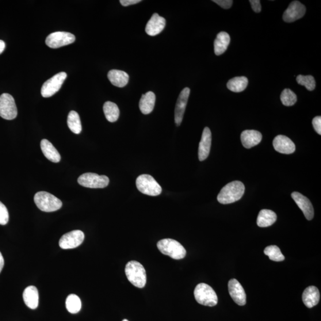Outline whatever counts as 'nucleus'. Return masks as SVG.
I'll use <instances>...</instances> for the list:
<instances>
[{"label": "nucleus", "instance_id": "nucleus-2", "mask_svg": "<svg viewBox=\"0 0 321 321\" xmlns=\"http://www.w3.org/2000/svg\"><path fill=\"white\" fill-rule=\"evenodd\" d=\"M125 273L128 280L137 288L142 289L147 283L146 271L140 263L131 261L126 264Z\"/></svg>", "mask_w": 321, "mask_h": 321}, {"label": "nucleus", "instance_id": "nucleus-18", "mask_svg": "<svg viewBox=\"0 0 321 321\" xmlns=\"http://www.w3.org/2000/svg\"><path fill=\"white\" fill-rule=\"evenodd\" d=\"M166 25V19L158 14L152 15L145 28V32L150 36H156L163 31Z\"/></svg>", "mask_w": 321, "mask_h": 321}, {"label": "nucleus", "instance_id": "nucleus-39", "mask_svg": "<svg viewBox=\"0 0 321 321\" xmlns=\"http://www.w3.org/2000/svg\"><path fill=\"white\" fill-rule=\"evenodd\" d=\"M4 265H5V260H4L1 252H0V273L2 272Z\"/></svg>", "mask_w": 321, "mask_h": 321}, {"label": "nucleus", "instance_id": "nucleus-35", "mask_svg": "<svg viewBox=\"0 0 321 321\" xmlns=\"http://www.w3.org/2000/svg\"><path fill=\"white\" fill-rule=\"evenodd\" d=\"M213 2L216 3L224 9H230L233 3L232 0H213Z\"/></svg>", "mask_w": 321, "mask_h": 321}, {"label": "nucleus", "instance_id": "nucleus-10", "mask_svg": "<svg viewBox=\"0 0 321 321\" xmlns=\"http://www.w3.org/2000/svg\"><path fill=\"white\" fill-rule=\"evenodd\" d=\"M76 38L74 35L66 32H56L49 35L45 40L48 47L59 48L74 43Z\"/></svg>", "mask_w": 321, "mask_h": 321}, {"label": "nucleus", "instance_id": "nucleus-27", "mask_svg": "<svg viewBox=\"0 0 321 321\" xmlns=\"http://www.w3.org/2000/svg\"><path fill=\"white\" fill-rule=\"evenodd\" d=\"M103 110L106 120L114 123L118 119L120 116V110L115 103L107 101L103 106Z\"/></svg>", "mask_w": 321, "mask_h": 321}, {"label": "nucleus", "instance_id": "nucleus-24", "mask_svg": "<svg viewBox=\"0 0 321 321\" xmlns=\"http://www.w3.org/2000/svg\"><path fill=\"white\" fill-rule=\"evenodd\" d=\"M108 78L114 86L123 87L129 82V76L127 73L118 70H112L109 72Z\"/></svg>", "mask_w": 321, "mask_h": 321}, {"label": "nucleus", "instance_id": "nucleus-32", "mask_svg": "<svg viewBox=\"0 0 321 321\" xmlns=\"http://www.w3.org/2000/svg\"><path fill=\"white\" fill-rule=\"evenodd\" d=\"M280 99L282 104L287 106H292L297 102L296 95L289 89H285L282 92Z\"/></svg>", "mask_w": 321, "mask_h": 321}, {"label": "nucleus", "instance_id": "nucleus-17", "mask_svg": "<svg viewBox=\"0 0 321 321\" xmlns=\"http://www.w3.org/2000/svg\"><path fill=\"white\" fill-rule=\"evenodd\" d=\"M212 134L208 128H205L202 133L201 140L199 145V159L202 162L208 158L211 150Z\"/></svg>", "mask_w": 321, "mask_h": 321}, {"label": "nucleus", "instance_id": "nucleus-8", "mask_svg": "<svg viewBox=\"0 0 321 321\" xmlns=\"http://www.w3.org/2000/svg\"><path fill=\"white\" fill-rule=\"evenodd\" d=\"M17 116V109L13 97L9 94H2L0 96V117L11 120Z\"/></svg>", "mask_w": 321, "mask_h": 321}, {"label": "nucleus", "instance_id": "nucleus-19", "mask_svg": "<svg viewBox=\"0 0 321 321\" xmlns=\"http://www.w3.org/2000/svg\"><path fill=\"white\" fill-rule=\"evenodd\" d=\"M241 141L244 148L250 149L261 142L262 134L255 130H246L241 134Z\"/></svg>", "mask_w": 321, "mask_h": 321}, {"label": "nucleus", "instance_id": "nucleus-3", "mask_svg": "<svg viewBox=\"0 0 321 321\" xmlns=\"http://www.w3.org/2000/svg\"><path fill=\"white\" fill-rule=\"evenodd\" d=\"M34 201L41 211L46 212L56 211L62 207V202L53 194L39 192L34 197Z\"/></svg>", "mask_w": 321, "mask_h": 321}, {"label": "nucleus", "instance_id": "nucleus-34", "mask_svg": "<svg viewBox=\"0 0 321 321\" xmlns=\"http://www.w3.org/2000/svg\"><path fill=\"white\" fill-rule=\"evenodd\" d=\"M9 215L6 206L0 202V225H5L8 223Z\"/></svg>", "mask_w": 321, "mask_h": 321}, {"label": "nucleus", "instance_id": "nucleus-40", "mask_svg": "<svg viewBox=\"0 0 321 321\" xmlns=\"http://www.w3.org/2000/svg\"><path fill=\"white\" fill-rule=\"evenodd\" d=\"M6 48V44L5 42L0 40V55L5 50Z\"/></svg>", "mask_w": 321, "mask_h": 321}, {"label": "nucleus", "instance_id": "nucleus-29", "mask_svg": "<svg viewBox=\"0 0 321 321\" xmlns=\"http://www.w3.org/2000/svg\"><path fill=\"white\" fill-rule=\"evenodd\" d=\"M68 127L70 131L75 134H79L82 132V124L80 117L77 112L71 111L67 117Z\"/></svg>", "mask_w": 321, "mask_h": 321}, {"label": "nucleus", "instance_id": "nucleus-26", "mask_svg": "<svg viewBox=\"0 0 321 321\" xmlns=\"http://www.w3.org/2000/svg\"><path fill=\"white\" fill-rule=\"evenodd\" d=\"M276 213L269 209H262L257 218V224L260 227H268L277 221Z\"/></svg>", "mask_w": 321, "mask_h": 321}, {"label": "nucleus", "instance_id": "nucleus-22", "mask_svg": "<svg viewBox=\"0 0 321 321\" xmlns=\"http://www.w3.org/2000/svg\"><path fill=\"white\" fill-rule=\"evenodd\" d=\"M41 148L46 158L53 163L60 162L61 156L57 149L47 139H43L41 142Z\"/></svg>", "mask_w": 321, "mask_h": 321}, {"label": "nucleus", "instance_id": "nucleus-23", "mask_svg": "<svg viewBox=\"0 0 321 321\" xmlns=\"http://www.w3.org/2000/svg\"><path fill=\"white\" fill-rule=\"evenodd\" d=\"M230 43V37L228 33L221 32L218 34L216 39L214 41V52L217 56L223 55Z\"/></svg>", "mask_w": 321, "mask_h": 321}, {"label": "nucleus", "instance_id": "nucleus-5", "mask_svg": "<svg viewBox=\"0 0 321 321\" xmlns=\"http://www.w3.org/2000/svg\"><path fill=\"white\" fill-rule=\"evenodd\" d=\"M194 296L198 304L212 307L218 304V297L214 290L208 284L201 283L197 285L194 291Z\"/></svg>", "mask_w": 321, "mask_h": 321}, {"label": "nucleus", "instance_id": "nucleus-15", "mask_svg": "<svg viewBox=\"0 0 321 321\" xmlns=\"http://www.w3.org/2000/svg\"><path fill=\"white\" fill-rule=\"evenodd\" d=\"M292 198L303 212L306 219L308 220H312L314 216V210L309 199L296 192L292 193Z\"/></svg>", "mask_w": 321, "mask_h": 321}, {"label": "nucleus", "instance_id": "nucleus-12", "mask_svg": "<svg viewBox=\"0 0 321 321\" xmlns=\"http://www.w3.org/2000/svg\"><path fill=\"white\" fill-rule=\"evenodd\" d=\"M190 90L185 87L180 94L174 111V120L177 126L181 124L185 112L186 107L188 101Z\"/></svg>", "mask_w": 321, "mask_h": 321}, {"label": "nucleus", "instance_id": "nucleus-7", "mask_svg": "<svg viewBox=\"0 0 321 321\" xmlns=\"http://www.w3.org/2000/svg\"><path fill=\"white\" fill-rule=\"evenodd\" d=\"M80 185L88 188H104L109 184V179L106 175H99L97 174L87 173L83 174L78 178Z\"/></svg>", "mask_w": 321, "mask_h": 321}, {"label": "nucleus", "instance_id": "nucleus-13", "mask_svg": "<svg viewBox=\"0 0 321 321\" xmlns=\"http://www.w3.org/2000/svg\"><path fill=\"white\" fill-rule=\"evenodd\" d=\"M305 13V6L299 2L294 1L290 4L288 8L284 11L282 18L286 22L291 23L303 17Z\"/></svg>", "mask_w": 321, "mask_h": 321}, {"label": "nucleus", "instance_id": "nucleus-21", "mask_svg": "<svg viewBox=\"0 0 321 321\" xmlns=\"http://www.w3.org/2000/svg\"><path fill=\"white\" fill-rule=\"evenodd\" d=\"M25 304L30 309H35L39 304V293L36 287L30 286L26 288L23 293Z\"/></svg>", "mask_w": 321, "mask_h": 321}, {"label": "nucleus", "instance_id": "nucleus-33", "mask_svg": "<svg viewBox=\"0 0 321 321\" xmlns=\"http://www.w3.org/2000/svg\"><path fill=\"white\" fill-rule=\"evenodd\" d=\"M298 84L306 87L308 91H313L315 88L316 83L312 76L299 75L296 78Z\"/></svg>", "mask_w": 321, "mask_h": 321}, {"label": "nucleus", "instance_id": "nucleus-14", "mask_svg": "<svg viewBox=\"0 0 321 321\" xmlns=\"http://www.w3.org/2000/svg\"><path fill=\"white\" fill-rule=\"evenodd\" d=\"M228 291L236 304L244 306L246 304V293L243 287L236 279H231L228 284Z\"/></svg>", "mask_w": 321, "mask_h": 321}, {"label": "nucleus", "instance_id": "nucleus-30", "mask_svg": "<svg viewBox=\"0 0 321 321\" xmlns=\"http://www.w3.org/2000/svg\"><path fill=\"white\" fill-rule=\"evenodd\" d=\"M66 307L67 311L71 313H77L81 309L82 303L80 298L76 294H70L67 297Z\"/></svg>", "mask_w": 321, "mask_h": 321}, {"label": "nucleus", "instance_id": "nucleus-9", "mask_svg": "<svg viewBox=\"0 0 321 321\" xmlns=\"http://www.w3.org/2000/svg\"><path fill=\"white\" fill-rule=\"evenodd\" d=\"M67 78V74L65 72H60L49 79L46 81L41 89L42 96L44 98H49L58 92L62 87L64 80Z\"/></svg>", "mask_w": 321, "mask_h": 321}, {"label": "nucleus", "instance_id": "nucleus-28", "mask_svg": "<svg viewBox=\"0 0 321 321\" xmlns=\"http://www.w3.org/2000/svg\"><path fill=\"white\" fill-rule=\"evenodd\" d=\"M248 79L244 76L236 77L229 80L227 86L229 90L234 93H241L246 88Z\"/></svg>", "mask_w": 321, "mask_h": 321}, {"label": "nucleus", "instance_id": "nucleus-1", "mask_svg": "<svg viewBox=\"0 0 321 321\" xmlns=\"http://www.w3.org/2000/svg\"><path fill=\"white\" fill-rule=\"evenodd\" d=\"M245 187L240 181L228 183L221 190L217 200L221 204H230L240 200L243 196Z\"/></svg>", "mask_w": 321, "mask_h": 321}, {"label": "nucleus", "instance_id": "nucleus-36", "mask_svg": "<svg viewBox=\"0 0 321 321\" xmlns=\"http://www.w3.org/2000/svg\"><path fill=\"white\" fill-rule=\"evenodd\" d=\"M312 124L313 128L315 130V131L321 135V117L317 116L313 118L312 120Z\"/></svg>", "mask_w": 321, "mask_h": 321}, {"label": "nucleus", "instance_id": "nucleus-20", "mask_svg": "<svg viewBox=\"0 0 321 321\" xmlns=\"http://www.w3.org/2000/svg\"><path fill=\"white\" fill-rule=\"evenodd\" d=\"M304 304L308 308H312L318 304L320 293L315 286H309L304 290L302 295Z\"/></svg>", "mask_w": 321, "mask_h": 321}, {"label": "nucleus", "instance_id": "nucleus-31", "mask_svg": "<svg viewBox=\"0 0 321 321\" xmlns=\"http://www.w3.org/2000/svg\"><path fill=\"white\" fill-rule=\"evenodd\" d=\"M264 254L269 257L271 261L281 262L285 259L284 256L277 246H267L264 250Z\"/></svg>", "mask_w": 321, "mask_h": 321}, {"label": "nucleus", "instance_id": "nucleus-38", "mask_svg": "<svg viewBox=\"0 0 321 321\" xmlns=\"http://www.w3.org/2000/svg\"><path fill=\"white\" fill-rule=\"evenodd\" d=\"M141 2L140 0H120L121 5L124 7L136 5Z\"/></svg>", "mask_w": 321, "mask_h": 321}, {"label": "nucleus", "instance_id": "nucleus-4", "mask_svg": "<svg viewBox=\"0 0 321 321\" xmlns=\"http://www.w3.org/2000/svg\"><path fill=\"white\" fill-rule=\"evenodd\" d=\"M159 251L171 258L179 260L184 258L186 255L185 247L177 241L171 239L160 240L157 243Z\"/></svg>", "mask_w": 321, "mask_h": 321}, {"label": "nucleus", "instance_id": "nucleus-25", "mask_svg": "<svg viewBox=\"0 0 321 321\" xmlns=\"http://www.w3.org/2000/svg\"><path fill=\"white\" fill-rule=\"evenodd\" d=\"M155 95L152 92H148L141 97L139 101V109L144 114H150L154 109Z\"/></svg>", "mask_w": 321, "mask_h": 321}, {"label": "nucleus", "instance_id": "nucleus-11", "mask_svg": "<svg viewBox=\"0 0 321 321\" xmlns=\"http://www.w3.org/2000/svg\"><path fill=\"white\" fill-rule=\"evenodd\" d=\"M85 235L80 230H74L64 235L59 241V246L63 249H74L81 244Z\"/></svg>", "mask_w": 321, "mask_h": 321}, {"label": "nucleus", "instance_id": "nucleus-37", "mask_svg": "<svg viewBox=\"0 0 321 321\" xmlns=\"http://www.w3.org/2000/svg\"><path fill=\"white\" fill-rule=\"evenodd\" d=\"M252 8L255 13L261 12V5L259 0H250L249 1Z\"/></svg>", "mask_w": 321, "mask_h": 321}, {"label": "nucleus", "instance_id": "nucleus-41", "mask_svg": "<svg viewBox=\"0 0 321 321\" xmlns=\"http://www.w3.org/2000/svg\"><path fill=\"white\" fill-rule=\"evenodd\" d=\"M123 321H129V320L127 319H124Z\"/></svg>", "mask_w": 321, "mask_h": 321}, {"label": "nucleus", "instance_id": "nucleus-16", "mask_svg": "<svg viewBox=\"0 0 321 321\" xmlns=\"http://www.w3.org/2000/svg\"><path fill=\"white\" fill-rule=\"evenodd\" d=\"M273 147L275 150L284 154H293L296 150L295 144L288 137L284 135H278L275 137Z\"/></svg>", "mask_w": 321, "mask_h": 321}, {"label": "nucleus", "instance_id": "nucleus-6", "mask_svg": "<svg viewBox=\"0 0 321 321\" xmlns=\"http://www.w3.org/2000/svg\"><path fill=\"white\" fill-rule=\"evenodd\" d=\"M136 185L137 189L147 195L156 197L162 192V187L150 175H139L136 179Z\"/></svg>", "mask_w": 321, "mask_h": 321}]
</instances>
